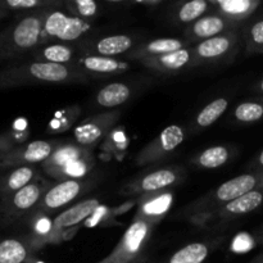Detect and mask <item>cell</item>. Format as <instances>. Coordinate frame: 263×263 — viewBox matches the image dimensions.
I'll use <instances>...</instances> for the list:
<instances>
[{"instance_id":"obj_1","label":"cell","mask_w":263,"mask_h":263,"mask_svg":"<svg viewBox=\"0 0 263 263\" xmlns=\"http://www.w3.org/2000/svg\"><path fill=\"white\" fill-rule=\"evenodd\" d=\"M89 77L74 66L31 61L0 69V90L28 85L79 84Z\"/></svg>"},{"instance_id":"obj_2","label":"cell","mask_w":263,"mask_h":263,"mask_svg":"<svg viewBox=\"0 0 263 263\" xmlns=\"http://www.w3.org/2000/svg\"><path fill=\"white\" fill-rule=\"evenodd\" d=\"M50 9L37 10V12L22 15L13 25L0 32L2 61L17 59L27 53L32 54L36 49L44 45V22Z\"/></svg>"},{"instance_id":"obj_3","label":"cell","mask_w":263,"mask_h":263,"mask_svg":"<svg viewBox=\"0 0 263 263\" xmlns=\"http://www.w3.org/2000/svg\"><path fill=\"white\" fill-rule=\"evenodd\" d=\"M263 187V171H256L252 174H244L234 179L222 182L218 187L208 193L203 198L193 203L186 211V215L195 222L207 221L213 212L222 205Z\"/></svg>"},{"instance_id":"obj_4","label":"cell","mask_w":263,"mask_h":263,"mask_svg":"<svg viewBox=\"0 0 263 263\" xmlns=\"http://www.w3.org/2000/svg\"><path fill=\"white\" fill-rule=\"evenodd\" d=\"M92 31V22L69 15L59 8H53L48 12L44 22L43 43L71 44L82 40Z\"/></svg>"},{"instance_id":"obj_5","label":"cell","mask_w":263,"mask_h":263,"mask_svg":"<svg viewBox=\"0 0 263 263\" xmlns=\"http://www.w3.org/2000/svg\"><path fill=\"white\" fill-rule=\"evenodd\" d=\"M50 185L40 177L31 182L23 189L18 190L9 197L2 198L0 202V221L3 225H9L15 222L21 217L27 215L32 210H36L43 199L46 190Z\"/></svg>"},{"instance_id":"obj_6","label":"cell","mask_w":263,"mask_h":263,"mask_svg":"<svg viewBox=\"0 0 263 263\" xmlns=\"http://www.w3.org/2000/svg\"><path fill=\"white\" fill-rule=\"evenodd\" d=\"M154 225L156 223L144 218H134L121 238L120 243L109 254V258L113 263H131L143 256V249L153 231Z\"/></svg>"},{"instance_id":"obj_7","label":"cell","mask_w":263,"mask_h":263,"mask_svg":"<svg viewBox=\"0 0 263 263\" xmlns=\"http://www.w3.org/2000/svg\"><path fill=\"white\" fill-rule=\"evenodd\" d=\"M241 39V28L208 40L194 44L192 48L195 66L203 63H216L233 57L239 50Z\"/></svg>"},{"instance_id":"obj_8","label":"cell","mask_w":263,"mask_h":263,"mask_svg":"<svg viewBox=\"0 0 263 263\" xmlns=\"http://www.w3.org/2000/svg\"><path fill=\"white\" fill-rule=\"evenodd\" d=\"M120 118V110H110L82 121L73 130L74 141L82 148H94L115 128Z\"/></svg>"},{"instance_id":"obj_9","label":"cell","mask_w":263,"mask_h":263,"mask_svg":"<svg viewBox=\"0 0 263 263\" xmlns=\"http://www.w3.org/2000/svg\"><path fill=\"white\" fill-rule=\"evenodd\" d=\"M185 140V130L179 125H170L158 136L139 152L136 163L139 166L159 162L176 151Z\"/></svg>"},{"instance_id":"obj_10","label":"cell","mask_w":263,"mask_h":263,"mask_svg":"<svg viewBox=\"0 0 263 263\" xmlns=\"http://www.w3.org/2000/svg\"><path fill=\"white\" fill-rule=\"evenodd\" d=\"M58 146L57 141L48 140H33L25 143L10 152L0 154V166L2 167H22L33 166V164H43L49 157L53 154Z\"/></svg>"},{"instance_id":"obj_11","label":"cell","mask_w":263,"mask_h":263,"mask_svg":"<svg viewBox=\"0 0 263 263\" xmlns=\"http://www.w3.org/2000/svg\"><path fill=\"white\" fill-rule=\"evenodd\" d=\"M184 176V172L179 168L164 167V168L154 170L139 179L134 180L123 189L126 195H149L154 193L164 192L168 187L174 186Z\"/></svg>"},{"instance_id":"obj_12","label":"cell","mask_w":263,"mask_h":263,"mask_svg":"<svg viewBox=\"0 0 263 263\" xmlns=\"http://www.w3.org/2000/svg\"><path fill=\"white\" fill-rule=\"evenodd\" d=\"M239 28H241L240 26L213 12L203 15L202 18L187 26L184 31V37L189 44H198Z\"/></svg>"},{"instance_id":"obj_13","label":"cell","mask_w":263,"mask_h":263,"mask_svg":"<svg viewBox=\"0 0 263 263\" xmlns=\"http://www.w3.org/2000/svg\"><path fill=\"white\" fill-rule=\"evenodd\" d=\"M87 185L89 184L84 180H63V181L50 185L35 211L48 215L54 211L64 208L67 204L73 202L84 192Z\"/></svg>"},{"instance_id":"obj_14","label":"cell","mask_w":263,"mask_h":263,"mask_svg":"<svg viewBox=\"0 0 263 263\" xmlns=\"http://www.w3.org/2000/svg\"><path fill=\"white\" fill-rule=\"evenodd\" d=\"M134 48H135V39L133 36L117 33V35L103 36L91 41H85L82 44V54L116 58L117 55L128 54Z\"/></svg>"},{"instance_id":"obj_15","label":"cell","mask_w":263,"mask_h":263,"mask_svg":"<svg viewBox=\"0 0 263 263\" xmlns=\"http://www.w3.org/2000/svg\"><path fill=\"white\" fill-rule=\"evenodd\" d=\"M90 158H92L91 151L86 148H82L79 144H58V146L53 152V154L41 166H43L44 172L46 175L57 179L58 175L71 163L81 161V159Z\"/></svg>"},{"instance_id":"obj_16","label":"cell","mask_w":263,"mask_h":263,"mask_svg":"<svg viewBox=\"0 0 263 263\" xmlns=\"http://www.w3.org/2000/svg\"><path fill=\"white\" fill-rule=\"evenodd\" d=\"M262 204L263 187H258V189L253 190V192L248 193V194L243 195V197L238 198V199L233 200V202L228 203V204L218 208L216 212H213L212 215L208 217V220H216L222 222V221H228L231 220V218L248 215V213L258 210Z\"/></svg>"},{"instance_id":"obj_17","label":"cell","mask_w":263,"mask_h":263,"mask_svg":"<svg viewBox=\"0 0 263 263\" xmlns=\"http://www.w3.org/2000/svg\"><path fill=\"white\" fill-rule=\"evenodd\" d=\"M140 63L145 66L146 68L168 74L179 73L187 67L195 66L192 48H185L181 50L174 51V53L154 57V58L143 59V61H140Z\"/></svg>"},{"instance_id":"obj_18","label":"cell","mask_w":263,"mask_h":263,"mask_svg":"<svg viewBox=\"0 0 263 263\" xmlns=\"http://www.w3.org/2000/svg\"><path fill=\"white\" fill-rule=\"evenodd\" d=\"M187 44L189 43L185 39L176 37H161L154 39V40L143 41V43L138 44L127 54V58L131 59V61L140 62L146 58H154V57L164 55V54L181 50V49L187 48Z\"/></svg>"},{"instance_id":"obj_19","label":"cell","mask_w":263,"mask_h":263,"mask_svg":"<svg viewBox=\"0 0 263 263\" xmlns=\"http://www.w3.org/2000/svg\"><path fill=\"white\" fill-rule=\"evenodd\" d=\"M99 205L100 202L98 199H94V198L85 199L57 215V217L53 220V236L84 222L85 220L91 217V215H94Z\"/></svg>"},{"instance_id":"obj_20","label":"cell","mask_w":263,"mask_h":263,"mask_svg":"<svg viewBox=\"0 0 263 263\" xmlns=\"http://www.w3.org/2000/svg\"><path fill=\"white\" fill-rule=\"evenodd\" d=\"M73 66L80 71L87 73L99 74V76H112L125 72L128 68V64L125 61L118 58H109V57L90 55V54H81L77 57Z\"/></svg>"},{"instance_id":"obj_21","label":"cell","mask_w":263,"mask_h":263,"mask_svg":"<svg viewBox=\"0 0 263 263\" xmlns=\"http://www.w3.org/2000/svg\"><path fill=\"white\" fill-rule=\"evenodd\" d=\"M213 12L228 18L235 25H244L261 7L259 0H211Z\"/></svg>"},{"instance_id":"obj_22","label":"cell","mask_w":263,"mask_h":263,"mask_svg":"<svg viewBox=\"0 0 263 263\" xmlns=\"http://www.w3.org/2000/svg\"><path fill=\"white\" fill-rule=\"evenodd\" d=\"M31 55L33 61L44 62V63L73 66L74 61L79 57V51L71 44L51 43L37 48Z\"/></svg>"},{"instance_id":"obj_23","label":"cell","mask_w":263,"mask_h":263,"mask_svg":"<svg viewBox=\"0 0 263 263\" xmlns=\"http://www.w3.org/2000/svg\"><path fill=\"white\" fill-rule=\"evenodd\" d=\"M172 200H174V195L168 190L144 195L135 217L144 218V220L157 223L161 218L164 217L167 211L171 207Z\"/></svg>"},{"instance_id":"obj_24","label":"cell","mask_w":263,"mask_h":263,"mask_svg":"<svg viewBox=\"0 0 263 263\" xmlns=\"http://www.w3.org/2000/svg\"><path fill=\"white\" fill-rule=\"evenodd\" d=\"M37 171L33 166L15 167L0 177V199L14 194L37 179Z\"/></svg>"},{"instance_id":"obj_25","label":"cell","mask_w":263,"mask_h":263,"mask_svg":"<svg viewBox=\"0 0 263 263\" xmlns=\"http://www.w3.org/2000/svg\"><path fill=\"white\" fill-rule=\"evenodd\" d=\"M31 251L28 239L0 238V263H26Z\"/></svg>"},{"instance_id":"obj_26","label":"cell","mask_w":263,"mask_h":263,"mask_svg":"<svg viewBox=\"0 0 263 263\" xmlns=\"http://www.w3.org/2000/svg\"><path fill=\"white\" fill-rule=\"evenodd\" d=\"M133 95L130 85L125 82H110L97 92V104L103 108H116L127 102Z\"/></svg>"},{"instance_id":"obj_27","label":"cell","mask_w":263,"mask_h":263,"mask_svg":"<svg viewBox=\"0 0 263 263\" xmlns=\"http://www.w3.org/2000/svg\"><path fill=\"white\" fill-rule=\"evenodd\" d=\"M63 3L55 0H0V9L8 14L9 12L23 13V15L28 13L37 12L50 8H59Z\"/></svg>"},{"instance_id":"obj_28","label":"cell","mask_w":263,"mask_h":263,"mask_svg":"<svg viewBox=\"0 0 263 263\" xmlns=\"http://www.w3.org/2000/svg\"><path fill=\"white\" fill-rule=\"evenodd\" d=\"M241 39L249 54H263V17L247 21L241 27Z\"/></svg>"},{"instance_id":"obj_29","label":"cell","mask_w":263,"mask_h":263,"mask_svg":"<svg viewBox=\"0 0 263 263\" xmlns=\"http://www.w3.org/2000/svg\"><path fill=\"white\" fill-rule=\"evenodd\" d=\"M210 254V246L202 241H195L175 252L167 261L159 263H203Z\"/></svg>"},{"instance_id":"obj_30","label":"cell","mask_w":263,"mask_h":263,"mask_svg":"<svg viewBox=\"0 0 263 263\" xmlns=\"http://www.w3.org/2000/svg\"><path fill=\"white\" fill-rule=\"evenodd\" d=\"M212 7L207 0H190V2L182 3L175 13V20L180 25H192L195 21L202 18L203 15L208 14Z\"/></svg>"},{"instance_id":"obj_31","label":"cell","mask_w":263,"mask_h":263,"mask_svg":"<svg viewBox=\"0 0 263 263\" xmlns=\"http://www.w3.org/2000/svg\"><path fill=\"white\" fill-rule=\"evenodd\" d=\"M230 151L225 145H215L203 151L195 158V163L202 168L213 170L225 166L230 159Z\"/></svg>"},{"instance_id":"obj_32","label":"cell","mask_w":263,"mask_h":263,"mask_svg":"<svg viewBox=\"0 0 263 263\" xmlns=\"http://www.w3.org/2000/svg\"><path fill=\"white\" fill-rule=\"evenodd\" d=\"M229 107V100L226 98H217L208 103L195 118V125L199 128H205L212 126Z\"/></svg>"},{"instance_id":"obj_33","label":"cell","mask_w":263,"mask_h":263,"mask_svg":"<svg viewBox=\"0 0 263 263\" xmlns=\"http://www.w3.org/2000/svg\"><path fill=\"white\" fill-rule=\"evenodd\" d=\"M63 7L69 15L90 22L100 13V5L94 0H68L63 3Z\"/></svg>"},{"instance_id":"obj_34","label":"cell","mask_w":263,"mask_h":263,"mask_svg":"<svg viewBox=\"0 0 263 263\" xmlns=\"http://www.w3.org/2000/svg\"><path fill=\"white\" fill-rule=\"evenodd\" d=\"M234 118L240 123H254L263 118V99L243 102L234 110Z\"/></svg>"},{"instance_id":"obj_35","label":"cell","mask_w":263,"mask_h":263,"mask_svg":"<svg viewBox=\"0 0 263 263\" xmlns=\"http://www.w3.org/2000/svg\"><path fill=\"white\" fill-rule=\"evenodd\" d=\"M162 3V0H140V2H133V4L144 5V7H157Z\"/></svg>"},{"instance_id":"obj_36","label":"cell","mask_w":263,"mask_h":263,"mask_svg":"<svg viewBox=\"0 0 263 263\" xmlns=\"http://www.w3.org/2000/svg\"><path fill=\"white\" fill-rule=\"evenodd\" d=\"M252 167H253L256 171H263V149L261 151V153L257 156V158L254 159L253 166Z\"/></svg>"},{"instance_id":"obj_37","label":"cell","mask_w":263,"mask_h":263,"mask_svg":"<svg viewBox=\"0 0 263 263\" xmlns=\"http://www.w3.org/2000/svg\"><path fill=\"white\" fill-rule=\"evenodd\" d=\"M256 90L258 92H261V94H263V79L261 80V81L258 82V84L256 85Z\"/></svg>"},{"instance_id":"obj_38","label":"cell","mask_w":263,"mask_h":263,"mask_svg":"<svg viewBox=\"0 0 263 263\" xmlns=\"http://www.w3.org/2000/svg\"><path fill=\"white\" fill-rule=\"evenodd\" d=\"M131 263H146V259H145V257H139V258H136L135 261H133Z\"/></svg>"},{"instance_id":"obj_39","label":"cell","mask_w":263,"mask_h":263,"mask_svg":"<svg viewBox=\"0 0 263 263\" xmlns=\"http://www.w3.org/2000/svg\"><path fill=\"white\" fill-rule=\"evenodd\" d=\"M99 263H113V261L109 258V256H108V257H105V258L103 259V261H100Z\"/></svg>"},{"instance_id":"obj_40","label":"cell","mask_w":263,"mask_h":263,"mask_svg":"<svg viewBox=\"0 0 263 263\" xmlns=\"http://www.w3.org/2000/svg\"><path fill=\"white\" fill-rule=\"evenodd\" d=\"M253 263H263V254H262V256H259L258 258H257Z\"/></svg>"},{"instance_id":"obj_41","label":"cell","mask_w":263,"mask_h":263,"mask_svg":"<svg viewBox=\"0 0 263 263\" xmlns=\"http://www.w3.org/2000/svg\"><path fill=\"white\" fill-rule=\"evenodd\" d=\"M5 15H7V14H5V13H4V12H3V10H2V9H0V20H2V18H4V17H5Z\"/></svg>"},{"instance_id":"obj_42","label":"cell","mask_w":263,"mask_h":263,"mask_svg":"<svg viewBox=\"0 0 263 263\" xmlns=\"http://www.w3.org/2000/svg\"><path fill=\"white\" fill-rule=\"evenodd\" d=\"M0 61H2V57H0Z\"/></svg>"}]
</instances>
